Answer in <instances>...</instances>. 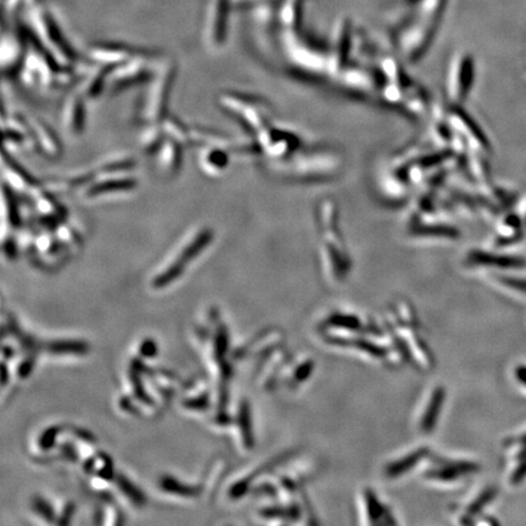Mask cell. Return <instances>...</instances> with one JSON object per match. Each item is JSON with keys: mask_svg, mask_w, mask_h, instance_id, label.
<instances>
[{"mask_svg": "<svg viewBox=\"0 0 526 526\" xmlns=\"http://www.w3.org/2000/svg\"><path fill=\"white\" fill-rule=\"evenodd\" d=\"M206 243H207V233H201L200 236L195 241H193L187 248L183 250L182 255L179 256L178 261L174 262L173 265H171L170 268L166 270L165 273L161 274L160 277H157L154 280V287H166L172 280L178 278L179 275L182 274L183 270H184V267L188 265V262L190 261L192 258H194L198 255V253L200 251L201 248H204Z\"/></svg>", "mask_w": 526, "mask_h": 526, "instance_id": "cell-1", "label": "cell"}, {"mask_svg": "<svg viewBox=\"0 0 526 526\" xmlns=\"http://www.w3.org/2000/svg\"><path fill=\"white\" fill-rule=\"evenodd\" d=\"M476 470L474 463L469 462H453V463H445L438 469L430 471L428 476L430 479H436L441 481H452L459 479L462 475L471 473Z\"/></svg>", "mask_w": 526, "mask_h": 526, "instance_id": "cell-2", "label": "cell"}, {"mask_svg": "<svg viewBox=\"0 0 526 526\" xmlns=\"http://www.w3.org/2000/svg\"><path fill=\"white\" fill-rule=\"evenodd\" d=\"M445 401V389L442 387H436L430 397V402L423 414L421 428L424 433H431L435 426L438 416L442 408Z\"/></svg>", "mask_w": 526, "mask_h": 526, "instance_id": "cell-3", "label": "cell"}, {"mask_svg": "<svg viewBox=\"0 0 526 526\" xmlns=\"http://www.w3.org/2000/svg\"><path fill=\"white\" fill-rule=\"evenodd\" d=\"M428 451L425 448L424 450H417L413 453H411L408 456H406L404 459L400 461L394 462L390 466L387 467L385 469V474L387 478H396L399 475L405 474L406 471H408L409 469H412L418 462L422 459L423 457L425 456Z\"/></svg>", "mask_w": 526, "mask_h": 526, "instance_id": "cell-4", "label": "cell"}, {"mask_svg": "<svg viewBox=\"0 0 526 526\" xmlns=\"http://www.w3.org/2000/svg\"><path fill=\"white\" fill-rule=\"evenodd\" d=\"M239 426L243 434L244 442L248 448L253 445V429H251V419H250V407L248 402H241L239 408Z\"/></svg>", "mask_w": 526, "mask_h": 526, "instance_id": "cell-5", "label": "cell"}, {"mask_svg": "<svg viewBox=\"0 0 526 526\" xmlns=\"http://www.w3.org/2000/svg\"><path fill=\"white\" fill-rule=\"evenodd\" d=\"M365 498L370 519H372L373 524H377V522H380L382 518H385L384 517L385 510H384L383 505L379 502L373 491H370V490L365 491Z\"/></svg>", "mask_w": 526, "mask_h": 526, "instance_id": "cell-6", "label": "cell"}, {"mask_svg": "<svg viewBox=\"0 0 526 526\" xmlns=\"http://www.w3.org/2000/svg\"><path fill=\"white\" fill-rule=\"evenodd\" d=\"M328 324L336 326V328H345V329H358L361 326V322L355 316L339 314H333L328 318Z\"/></svg>", "mask_w": 526, "mask_h": 526, "instance_id": "cell-7", "label": "cell"}, {"mask_svg": "<svg viewBox=\"0 0 526 526\" xmlns=\"http://www.w3.org/2000/svg\"><path fill=\"white\" fill-rule=\"evenodd\" d=\"M87 346L82 343H57L50 345V353H86Z\"/></svg>", "mask_w": 526, "mask_h": 526, "instance_id": "cell-8", "label": "cell"}, {"mask_svg": "<svg viewBox=\"0 0 526 526\" xmlns=\"http://www.w3.org/2000/svg\"><path fill=\"white\" fill-rule=\"evenodd\" d=\"M118 484H120V487H121L122 491L125 492L126 495H128V497H130L133 502H135V503H143V493H142L137 487L133 486L127 479L123 478V476H120V479H118Z\"/></svg>", "mask_w": 526, "mask_h": 526, "instance_id": "cell-9", "label": "cell"}, {"mask_svg": "<svg viewBox=\"0 0 526 526\" xmlns=\"http://www.w3.org/2000/svg\"><path fill=\"white\" fill-rule=\"evenodd\" d=\"M493 496H495V491H493V490H487V491L483 492V493L480 495V497L476 498V500L469 505V509H468V513H469V515H474V514L481 512L484 505L488 503V502L493 498Z\"/></svg>", "mask_w": 526, "mask_h": 526, "instance_id": "cell-10", "label": "cell"}, {"mask_svg": "<svg viewBox=\"0 0 526 526\" xmlns=\"http://www.w3.org/2000/svg\"><path fill=\"white\" fill-rule=\"evenodd\" d=\"M162 487L165 488L166 491L176 492V493H182V495H193L194 493L193 488H188L187 486L184 487L179 485L173 479H164L162 480Z\"/></svg>", "mask_w": 526, "mask_h": 526, "instance_id": "cell-11", "label": "cell"}, {"mask_svg": "<svg viewBox=\"0 0 526 526\" xmlns=\"http://www.w3.org/2000/svg\"><path fill=\"white\" fill-rule=\"evenodd\" d=\"M35 508L37 509V512L42 514L45 519H48L50 522L54 520V510L50 508V505H49L45 501L37 498V500L35 501Z\"/></svg>", "mask_w": 526, "mask_h": 526, "instance_id": "cell-12", "label": "cell"}, {"mask_svg": "<svg viewBox=\"0 0 526 526\" xmlns=\"http://www.w3.org/2000/svg\"><path fill=\"white\" fill-rule=\"evenodd\" d=\"M312 370H314V362H306V363L301 365L300 367L296 370L295 377H294V378H295L296 382L301 383V382H304V379L309 378Z\"/></svg>", "mask_w": 526, "mask_h": 526, "instance_id": "cell-13", "label": "cell"}, {"mask_svg": "<svg viewBox=\"0 0 526 526\" xmlns=\"http://www.w3.org/2000/svg\"><path fill=\"white\" fill-rule=\"evenodd\" d=\"M140 353L144 357H154L157 353V346L152 340H145L143 345L140 346Z\"/></svg>", "mask_w": 526, "mask_h": 526, "instance_id": "cell-14", "label": "cell"}]
</instances>
